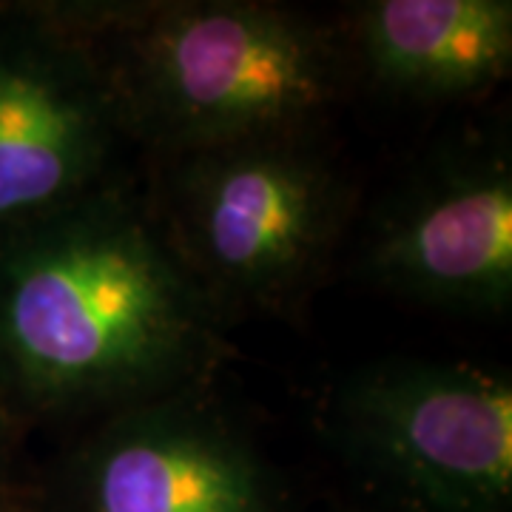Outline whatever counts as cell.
<instances>
[{"label": "cell", "mask_w": 512, "mask_h": 512, "mask_svg": "<svg viewBox=\"0 0 512 512\" xmlns=\"http://www.w3.org/2000/svg\"><path fill=\"white\" fill-rule=\"evenodd\" d=\"M353 211L319 131L165 157L154 217L214 308H296L319 285Z\"/></svg>", "instance_id": "cell-3"}, {"label": "cell", "mask_w": 512, "mask_h": 512, "mask_svg": "<svg viewBox=\"0 0 512 512\" xmlns=\"http://www.w3.org/2000/svg\"><path fill=\"white\" fill-rule=\"evenodd\" d=\"M322 427L339 456L413 512H512V382L396 359L348 373Z\"/></svg>", "instance_id": "cell-4"}, {"label": "cell", "mask_w": 512, "mask_h": 512, "mask_svg": "<svg viewBox=\"0 0 512 512\" xmlns=\"http://www.w3.org/2000/svg\"><path fill=\"white\" fill-rule=\"evenodd\" d=\"M128 131L72 3L0 49V225H26L114 183Z\"/></svg>", "instance_id": "cell-7"}, {"label": "cell", "mask_w": 512, "mask_h": 512, "mask_svg": "<svg viewBox=\"0 0 512 512\" xmlns=\"http://www.w3.org/2000/svg\"><path fill=\"white\" fill-rule=\"evenodd\" d=\"M72 9L109 74L128 137L163 157L319 131L353 72L342 35L288 6L174 0Z\"/></svg>", "instance_id": "cell-2"}, {"label": "cell", "mask_w": 512, "mask_h": 512, "mask_svg": "<svg viewBox=\"0 0 512 512\" xmlns=\"http://www.w3.org/2000/svg\"><path fill=\"white\" fill-rule=\"evenodd\" d=\"M63 512H288L254 439L200 387L109 413L63 464Z\"/></svg>", "instance_id": "cell-6"}, {"label": "cell", "mask_w": 512, "mask_h": 512, "mask_svg": "<svg viewBox=\"0 0 512 512\" xmlns=\"http://www.w3.org/2000/svg\"><path fill=\"white\" fill-rule=\"evenodd\" d=\"M350 66L384 92L458 100L501 83L512 66L510 0H367L339 32Z\"/></svg>", "instance_id": "cell-8"}, {"label": "cell", "mask_w": 512, "mask_h": 512, "mask_svg": "<svg viewBox=\"0 0 512 512\" xmlns=\"http://www.w3.org/2000/svg\"><path fill=\"white\" fill-rule=\"evenodd\" d=\"M217 308L117 183L20 225L0 259V362L46 413L168 396L220 356Z\"/></svg>", "instance_id": "cell-1"}, {"label": "cell", "mask_w": 512, "mask_h": 512, "mask_svg": "<svg viewBox=\"0 0 512 512\" xmlns=\"http://www.w3.org/2000/svg\"><path fill=\"white\" fill-rule=\"evenodd\" d=\"M359 265L387 293L430 308L510 311V146L467 137L436 151L373 211Z\"/></svg>", "instance_id": "cell-5"}]
</instances>
